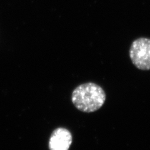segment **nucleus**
<instances>
[{
    "instance_id": "f257e3e1",
    "label": "nucleus",
    "mask_w": 150,
    "mask_h": 150,
    "mask_svg": "<svg viewBox=\"0 0 150 150\" xmlns=\"http://www.w3.org/2000/svg\"><path fill=\"white\" fill-rule=\"evenodd\" d=\"M71 100L74 106L83 112H95L102 107L106 100L103 89L93 83H86L74 90Z\"/></svg>"
},
{
    "instance_id": "f03ea898",
    "label": "nucleus",
    "mask_w": 150,
    "mask_h": 150,
    "mask_svg": "<svg viewBox=\"0 0 150 150\" xmlns=\"http://www.w3.org/2000/svg\"><path fill=\"white\" fill-rule=\"evenodd\" d=\"M129 57L138 69L150 70V38H139L134 40L129 48Z\"/></svg>"
},
{
    "instance_id": "7ed1b4c3",
    "label": "nucleus",
    "mask_w": 150,
    "mask_h": 150,
    "mask_svg": "<svg viewBox=\"0 0 150 150\" xmlns=\"http://www.w3.org/2000/svg\"><path fill=\"white\" fill-rule=\"evenodd\" d=\"M72 135L69 131L58 128L53 131L49 142L50 150H69L72 143Z\"/></svg>"
}]
</instances>
